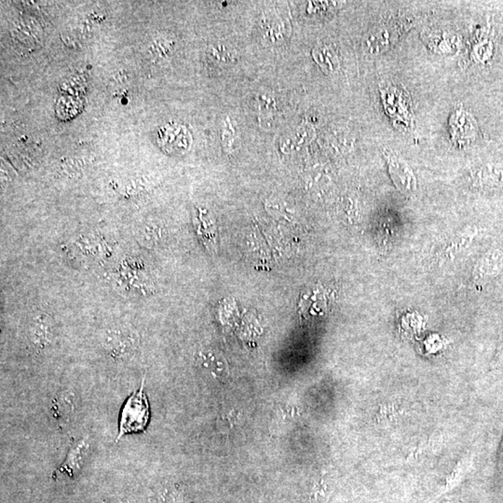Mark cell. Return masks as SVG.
Wrapping results in <instances>:
<instances>
[{
  "label": "cell",
  "instance_id": "cell-1",
  "mask_svg": "<svg viewBox=\"0 0 503 503\" xmlns=\"http://www.w3.org/2000/svg\"><path fill=\"white\" fill-rule=\"evenodd\" d=\"M149 419V405L145 392L144 383L140 390L135 392L126 401L120 414L119 436L117 439L126 434L142 432L148 425Z\"/></svg>",
  "mask_w": 503,
  "mask_h": 503
},
{
  "label": "cell",
  "instance_id": "cell-2",
  "mask_svg": "<svg viewBox=\"0 0 503 503\" xmlns=\"http://www.w3.org/2000/svg\"><path fill=\"white\" fill-rule=\"evenodd\" d=\"M137 333L124 326L107 329L103 337V346L107 355L115 360H126L135 353L138 347Z\"/></svg>",
  "mask_w": 503,
  "mask_h": 503
},
{
  "label": "cell",
  "instance_id": "cell-3",
  "mask_svg": "<svg viewBox=\"0 0 503 503\" xmlns=\"http://www.w3.org/2000/svg\"><path fill=\"white\" fill-rule=\"evenodd\" d=\"M27 337L30 344L36 350L49 348L55 337L54 322L45 313H38L30 320Z\"/></svg>",
  "mask_w": 503,
  "mask_h": 503
},
{
  "label": "cell",
  "instance_id": "cell-4",
  "mask_svg": "<svg viewBox=\"0 0 503 503\" xmlns=\"http://www.w3.org/2000/svg\"><path fill=\"white\" fill-rule=\"evenodd\" d=\"M191 136L184 126L167 125L158 132V141L161 148L169 153L179 154L190 146Z\"/></svg>",
  "mask_w": 503,
  "mask_h": 503
},
{
  "label": "cell",
  "instance_id": "cell-5",
  "mask_svg": "<svg viewBox=\"0 0 503 503\" xmlns=\"http://www.w3.org/2000/svg\"><path fill=\"white\" fill-rule=\"evenodd\" d=\"M390 177L401 192L411 194L415 192L418 185L415 175L410 165L403 159L388 154L386 156Z\"/></svg>",
  "mask_w": 503,
  "mask_h": 503
},
{
  "label": "cell",
  "instance_id": "cell-6",
  "mask_svg": "<svg viewBox=\"0 0 503 503\" xmlns=\"http://www.w3.org/2000/svg\"><path fill=\"white\" fill-rule=\"evenodd\" d=\"M450 122L455 138L470 141V139L476 137L478 127L471 114L463 110H458L453 114Z\"/></svg>",
  "mask_w": 503,
  "mask_h": 503
},
{
  "label": "cell",
  "instance_id": "cell-7",
  "mask_svg": "<svg viewBox=\"0 0 503 503\" xmlns=\"http://www.w3.org/2000/svg\"><path fill=\"white\" fill-rule=\"evenodd\" d=\"M473 178L481 187L503 188V164L484 165L474 172Z\"/></svg>",
  "mask_w": 503,
  "mask_h": 503
},
{
  "label": "cell",
  "instance_id": "cell-8",
  "mask_svg": "<svg viewBox=\"0 0 503 503\" xmlns=\"http://www.w3.org/2000/svg\"><path fill=\"white\" fill-rule=\"evenodd\" d=\"M197 363L199 368L207 374L214 377H221L226 370V361L222 356L212 350H201L198 353Z\"/></svg>",
  "mask_w": 503,
  "mask_h": 503
},
{
  "label": "cell",
  "instance_id": "cell-9",
  "mask_svg": "<svg viewBox=\"0 0 503 503\" xmlns=\"http://www.w3.org/2000/svg\"><path fill=\"white\" fill-rule=\"evenodd\" d=\"M89 452V444L86 440L78 443L77 445L72 447L68 453L65 463L59 469L62 473L68 474L69 476H74L78 470H80L84 461L87 457Z\"/></svg>",
  "mask_w": 503,
  "mask_h": 503
},
{
  "label": "cell",
  "instance_id": "cell-10",
  "mask_svg": "<svg viewBox=\"0 0 503 503\" xmlns=\"http://www.w3.org/2000/svg\"><path fill=\"white\" fill-rule=\"evenodd\" d=\"M51 411L57 423H67L75 411L74 398L71 392H64L55 398L52 401Z\"/></svg>",
  "mask_w": 503,
  "mask_h": 503
},
{
  "label": "cell",
  "instance_id": "cell-11",
  "mask_svg": "<svg viewBox=\"0 0 503 503\" xmlns=\"http://www.w3.org/2000/svg\"><path fill=\"white\" fill-rule=\"evenodd\" d=\"M392 35L387 27H381L374 31L369 36L366 45L368 47L369 51L373 54H379L382 51H386L390 43H392Z\"/></svg>",
  "mask_w": 503,
  "mask_h": 503
},
{
  "label": "cell",
  "instance_id": "cell-12",
  "mask_svg": "<svg viewBox=\"0 0 503 503\" xmlns=\"http://www.w3.org/2000/svg\"><path fill=\"white\" fill-rule=\"evenodd\" d=\"M503 269V253L500 250L492 252L482 260L480 271L483 275L494 276Z\"/></svg>",
  "mask_w": 503,
  "mask_h": 503
},
{
  "label": "cell",
  "instance_id": "cell-13",
  "mask_svg": "<svg viewBox=\"0 0 503 503\" xmlns=\"http://www.w3.org/2000/svg\"><path fill=\"white\" fill-rule=\"evenodd\" d=\"M319 60L324 69H326L328 72L334 71L335 68L339 67L337 56L328 48H324L323 51L319 52Z\"/></svg>",
  "mask_w": 503,
  "mask_h": 503
},
{
  "label": "cell",
  "instance_id": "cell-14",
  "mask_svg": "<svg viewBox=\"0 0 503 503\" xmlns=\"http://www.w3.org/2000/svg\"><path fill=\"white\" fill-rule=\"evenodd\" d=\"M500 462H502L503 465V442H502V449H500Z\"/></svg>",
  "mask_w": 503,
  "mask_h": 503
},
{
  "label": "cell",
  "instance_id": "cell-15",
  "mask_svg": "<svg viewBox=\"0 0 503 503\" xmlns=\"http://www.w3.org/2000/svg\"><path fill=\"white\" fill-rule=\"evenodd\" d=\"M502 348H503V345H502Z\"/></svg>",
  "mask_w": 503,
  "mask_h": 503
}]
</instances>
